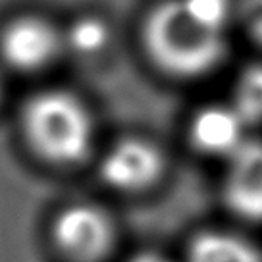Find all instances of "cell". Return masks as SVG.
I'll return each mask as SVG.
<instances>
[{"label":"cell","instance_id":"cell-4","mask_svg":"<svg viewBox=\"0 0 262 262\" xmlns=\"http://www.w3.org/2000/svg\"><path fill=\"white\" fill-rule=\"evenodd\" d=\"M62 47V35L41 17H19L0 35V54L6 64L19 72L47 68Z\"/></svg>","mask_w":262,"mask_h":262},{"label":"cell","instance_id":"cell-2","mask_svg":"<svg viewBox=\"0 0 262 262\" xmlns=\"http://www.w3.org/2000/svg\"><path fill=\"white\" fill-rule=\"evenodd\" d=\"M24 131L31 148L54 164H75L89 155L93 118L77 97L66 91H45L27 102Z\"/></svg>","mask_w":262,"mask_h":262},{"label":"cell","instance_id":"cell-10","mask_svg":"<svg viewBox=\"0 0 262 262\" xmlns=\"http://www.w3.org/2000/svg\"><path fill=\"white\" fill-rule=\"evenodd\" d=\"M62 41L77 54L93 56L106 47L108 27L97 17H81L62 35Z\"/></svg>","mask_w":262,"mask_h":262},{"label":"cell","instance_id":"cell-6","mask_svg":"<svg viewBox=\"0 0 262 262\" xmlns=\"http://www.w3.org/2000/svg\"><path fill=\"white\" fill-rule=\"evenodd\" d=\"M224 196L237 216L262 220V141L249 139L229 158Z\"/></svg>","mask_w":262,"mask_h":262},{"label":"cell","instance_id":"cell-12","mask_svg":"<svg viewBox=\"0 0 262 262\" xmlns=\"http://www.w3.org/2000/svg\"><path fill=\"white\" fill-rule=\"evenodd\" d=\"M241 17L249 33L262 45V0H243Z\"/></svg>","mask_w":262,"mask_h":262},{"label":"cell","instance_id":"cell-7","mask_svg":"<svg viewBox=\"0 0 262 262\" xmlns=\"http://www.w3.org/2000/svg\"><path fill=\"white\" fill-rule=\"evenodd\" d=\"M247 125L231 106H208L201 110L191 123V141L205 155L231 158L245 145Z\"/></svg>","mask_w":262,"mask_h":262},{"label":"cell","instance_id":"cell-9","mask_svg":"<svg viewBox=\"0 0 262 262\" xmlns=\"http://www.w3.org/2000/svg\"><path fill=\"white\" fill-rule=\"evenodd\" d=\"M231 106L247 125L262 122V64L251 66L239 75Z\"/></svg>","mask_w":262,"mask_h":262},{"label":"cell","instance_id":"cell-11","mask_svg":"<svg viewBox=\"0 0 262 262\" xmlns=\"http://www.w3.org/2000/svg\"><path fill=\"white\" fill-rule=\"evenodd\" d=\"M183 4L205 24L226 31V24L231 14V0H183Z\"/></svg>","mask_w":262,"mask_h":262},{"label":"cell","instance_id":"cell-5","mask_svg":"<svg viewBox=\"0 0 262 262\" xmlns=\"http://www.w3.org/2000/svg\"><path fill=\"white\" fill-rule=\"evenodd\" d=\"M164 170L160 150L145 139H123L110 148L100 164L106 185L118 191H141L152 185Z\"/></svg>","mask_w":262,"mask_h":262},{"label":"cell","instance_id":"cell-13","mask_svg":"<svg viewBox=\"0 0 262 262\" xmlns=\"http://www.w3.org/2000/svg\"><path fill=\"white\" fill-rule=\"evenodd\" d=\"M129 262H172V260L158 253H141V254H135Z\"/></svg>","mask_w":262,"mask_h":262},{"label":"cell","instance_id":"cell-8","mask_svg":"<svg viewBox=\"0 0 262 262\" xmlns=\"http://www.w3.org/2000/svg\"><path fill=\"white\" fill-rule=\"evenodd\" d=\"M187 262H262V254L241 235L210 229L191 241Z\"/></svg>","mask_w":262,"mask_h":262},{"label":"cell","instance_id":"cell-1","mask_svg":"<svg viewBox=\"0 0 262 262\" xmlns=\"http://www.w3.org/2000/svg\"><path fill=\"white\" fill-rule=\"evenodd\" d=\"M145 45L156 64L178 77L208 74L226 54L224 31L205 24L183 0H166L150 12Z\"/></svg>","mask_w":262,"mask_h":262},{"label":"cell","instance_id":"cell-3","mask_svg":"<svg viewBox=\"0 0 262 262\" xmlns=\"http://www.w3.org/2000/svg\"><path fill=\"white\" fill-rule=\"evenodd\" d=\"M52 237L62 253L77 262H97L110 251L114 228L100 208L74 205L56 216Z\"/></svg>","mask_w":262,"mask_h":262}]
</instances>
